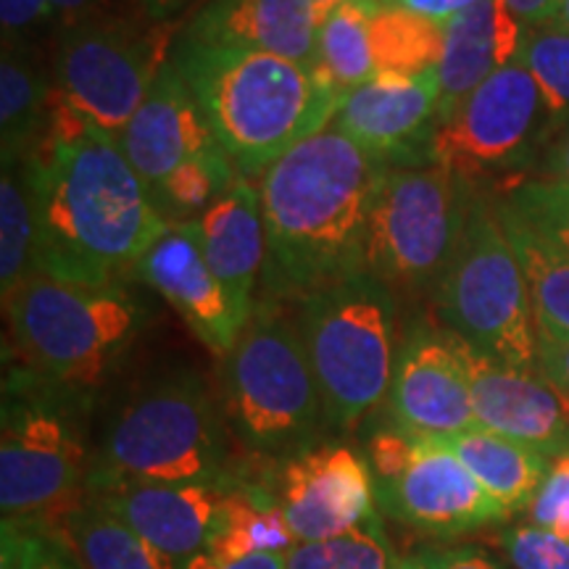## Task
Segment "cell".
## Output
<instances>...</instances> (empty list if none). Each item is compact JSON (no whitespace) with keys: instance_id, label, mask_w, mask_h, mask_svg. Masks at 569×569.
Masks as SVG:
<instances>
[{"instance_id":"cell-18","label":"cell","mask_w":569,"mask_h":569,"mask_svg":"<svg viewBox=\"0 0 569 569\" xmlns=\"http://www.w3.org/2000/svg\"><path fill=\"white\" fill-rule=\"evenodd\" d=\"M459 351L478 427L536 448L549 459L569 451V409L538 369L498 365L461 340Z\"/></svg>"},{"instance_id":"cell-31","label":"cell","mask_w":569,"mask_h":569,"mask_svg":"<svg viewBox=\"0 0 569 569\" xmlns=\"http://www.w3.org/2000/svg\"><path fill=\"white\" fill-rule=\"evenodd\" d=\"M377 74L417 77L438 69L443 59V21L419 17L398 3L377 6L369 21Z\"/></svg>"},{"instance_id":"cell-38","label":"cell","mask_w":569,"mask_h":569,"mask_svg":"<svg viewBox=\"0 0 569 569\" xmlns=\"http://www.w3.org/2000/svg\"><path fill=\"white\" fill-rule=\"evenodd\" d=\"M530 525L569 540V451L551 459L549 472L528 507Z\"/></svg>"},{"instance_id":"cell-49","label":"cell","mask_w":569,"mask_h":569,"mask_svg":"<svg viewBox=\"0 0 569 569\" xmlns=\"http://www.w3.org/2000/svg\"><path fill=\"white\" fill-rule=\"evenodd\" d=\"M311 6H315V11L319 13V19H325L327 13H330L332 9H338L340 3H346V0H309Z\"/></svg>"},{"instance_id":"cell-21","label":"cell","mask_w":569,"mask_h":569,"mask_svg":"<svg viewBox=\"0 0 569 569\" xmlns=\"http://www.w3.org/2000/svg\"><path fill=\"white\" fill-rule=\"evenodd\" d=\"M319 21L309 0H209L188 19L180 38L315 67Z\"/></svg>"},{"instance_id":"cell-16","label":"cell","mask_w":569,"mask_h":569,"mask_svg":"<svg viewBox=\"0 0 569 569\" xmlns=\"http://www.w3.org/2000/svg\"><path fill=\"white\" fill-rule=\"evenodd\" d=\"M440 113L438 69L417 77L375 74L348 92L336 113L338 132L390 169L430 167V142Z\"/></svg>"},{"instance_id":"cell-33","label":"cell","mask_w":569,"mask_h":569,"mask_svg":"<svg viewBox=\"0 0 569 569\" xmlns=\"http://www.w3.org/2000/svg\"><path fill=\"white\" fill-rule=\"evenodd\" d=\"M398 559L380 519L343 536L296 543L284 553V569H393Z\"/></svg>"},{"instance_id":"cell-22","label":"cell","mask_w":569,"mask_h":569,"mask_svg":"<svg viewBox=\"0 0 569 569\" xmlns=\"http://www.w3.org/2000/svg\"><path fill=\"white\" fill-rule=\"evenodd\" d=\"M443 27L446 46L438 63V122L465 103L496 71L519 61L530 34L503 0H480L472 9L448 19Z\"/></svg>"},{"instance_id":"cell-17","label":"cell","mask_w":569,"mask_h":569,"mask_svg":"<svg viewBox=\"0 0 569 569\" xmlns=\"http://www.w3.org/2000/svg\"><path fill=\"white\" fill-rule=\"evenodd\" d=\"M134 274L172 306L190 332L219 359H224L243 336L251 317L234 306L206 261L198 219L172 224V230L138 261Z\"/></svg>"},{"instance_id":"cell-42","label":"cell","mask_w":569,"mask_h":569,"mask_svg":"<svg viewBox=\"0 0 569 569\" xmlns=\"http://www.w3.org/2000/svg\"><path fill=\"white\" fill-rule=\"evenodd\" d=\"M182 569H284V553H251V557L222 561L211 553H196L184 559Z\"/></svg>"},{"instance_id":"cell-28","label":"cell","mask_w":569,"mask_h":569,"mask_svg":"<svg viewBox=\"0 0 569 569\" xmlns=\"http://www.w3.org/2000/svg\"><path fill=\"white\" fill-rule=\"evenodd\" d=\"M528 282L540 338L569 340V253L530 230L507 203H496Z\"/></svg>"},{"instance_id":"cell-13","label":"cell","mask_w":569,"mask_h":569,"mask_svg":"<svg viewBox=\"0 0 569 569\" xmlns=\"http://www.w3.org/2000/svg\"><path fill=\"white\" fill-rule=\"evenodd\" d=\"M543 98L522 61L480 84L432 132L430 163L472 177L519 167L538 134Z\"/></svg>"},{"instance_id":"cell-44","label":"cell","mask_w":569,"mask_h":569,"mask_svg":"<svg viewBox=\"0 0 569 569\" xmlns=\"http://www.w3.org/2000/svg\"><path fill=\"white\" fill-rule=\"evenodd\" d=\"M390 3H398L403 6V9L419 13V17L443 21L446 24L448 19H453L461 11L472 9V6L480 3V0H390Z\"/></svg>"},{"instance_id":"cell-12","label":"cell","mask_w":569,"mask_h":569,"mask_svg":"<svg viewBox=\"0 0 569 569\" xmlns=\"http://www.w3.org/2000/svg\"><path fill=\"white\" fill-rule=\"evenodd\" d=\"M472 190L451 169H388L369 217L365 272L390 288L438 284L465 230Z\"/></svg>"},{"instance_id":"cell-43","label":"cell","mask_w":569,"mask_h":569,"mask_svg":"<svg viewBox=\"0 0 569 569\" xmlns=\"http://www.w3.org/2000/svg\"><path fill=\"white\" fill-rule=\"evenodd\" d=\"M509 6V11L522 21L528 30L536 27H546L557 21L559 0H503Z\"/></svg>"},{"instance_id":"cell-1","label":"cell","mask_w":569,"mask_h":569,"mask_svg":"<svg viewBox=\"0 0 569 569\" xmlns=\"http://www.w3.org/2000/svg\"><path fill=\"white\" fill-rule=\"evenodd\" d=\"M38 274L117 284L172 230L117 140L92 130L42 134L32 153Z\"/></svg>"},{"instance_id":"cell-45","label":"cell","mask_w":569,"mask_h":569,"mask_svg":"<svg viewBox=\"0 0 569 569\" xmlns=\"http://www.w3.org/2000/svg\"><path fill=\"white\" fill-rule=\"evenodd\" d=\"M546 174H549V180L569 184V124L546 153Z\"/></svg>"},{"instance_id":"cell-9","label":"cell","mask_w":569,"mask_h":569,"mask_svg":"<svg viewBox=\"0 0 569 569\" xmlns=\"http://www.w3.org/2000/svg\"><path fill=\"white\" fill-rule=\"evenodd\" d=\"M436 309L451 336L517 369H538V330L528 282L498 206L472 196L465 230L436 284Z\"/></svg>"},{"instance_id":"cell-25","label":"cell","mask_w":569,"mask_h":569,"mask_svg":"<svg viewBox=\"0 0 569 569\" xmlns=\"http://www.w3.org/2000/svg\"><path fill=\"white\" fill-rule=\"evenodd\" d=\"M440 443L457 453L461 465L486 488V493L501 503L509 515L528 511L551 465V459L536 448L496 436L482 427L443 438Z\"/></svg>"},{"instance_id":"cell-8","label":"cell","mask_w":569,"mask_h":569,"mask_svg":"<svg viewBox=\"0 0 569 569\" xmlns=\"http://www.w3.org/2000/svg\"><path fill=\"white\" fill-rule=\"evenodd\" d=\"M301 330L327 430L348 432L386 403L398 353V301L390 284L356 272L298 298Z\"/></svg>"},{"instance_id":"cell-27","label":"cell","mask_w":569,"mask_h":569,"mask_svg":"<svg viewBox=\"0 0 569 569\" xmlns=\"http://www.w3.org/2000/svg\"><path fill=\"white\" fill-rule=\"evenodd\" d=\"M51 528L61 532L82 569H182V561L156 549L90 498L56 519Z\"/></svg>"},{"instance_id":"cell-7","label":"cell","mask_w":569,"mask_h":569,"mask_svg":"<svg viewBox=\"0 0 569 569\" xmlns=\"http://www.w3.org/2000/svg\"><path fill=\"white\" fill-rule=\"evenodd\" d=\"M24 365L53 386L92 396L127 359L148 309L119 284L32 274L3 298Z\"/></svg>"},{"instance_id":"cell-14","label":"cell","mask_w":569,"mask_h":569,"mask_svg":"<svg viewBox=\"0 0 569 569\" xmlns=\"http://www.w3.org/2000/svg\"><path fill=\"white\" fill-rule=\"evenodd\" d=\"M272 490L298 543L343 536L382 519L367 457L346 443H319L282 461Z\"/></svg>"},{"instance_id":"cell-41","label":"cell","mask_w":569,"mask_h":569,"mask_svg":"<svg viewBox=\"0 0 569 569\" xmlns=\"http://www.w3.org/2000/svg\"><path fill=\"white\" fill-rule=\"evenodd\" d=\"M538 372L557 390L569 409V340L538 336Z\"/></svg>"},{"instance_id":"cell-19","label":"cell","mask_w":569,"mask_h":569,"mask_svg":"<svg viewBox=\"0 0 569 569\" xmlns=\"http://www.w3.org/2000/svg\"><path fill=\"white\" fill-rule=\"evenodd\" d=\"M227 488L188 482L101 480L88 482L84 498L177 561L206 551Z\"/></svg>"},{"instance_id":"cell-37","label":"cell","mask_w":569,"mask_h":569,"mask_svg":"<svg viewBox=\"0 0 569 569\" xmlns=\"http://www.w3.org/2000/svg\"><path fill=\"white\" fill-rule=\"evenodd\" d=\"M498 546L511 569H569V540L536 525H509L498 532Z\"/></svg>"},{"instance_id":"cell-15","label":"cell","mask_w":569,"mask_h":569,"mask_svg":"<svg viewBox=\"0 0 569 569\" xmlns=\"http://www.w3.org/2000/svg\"><path fill=\"white\" fill-rule=\"evenodd\" d=\"M386 403L390 422L419 438L443 440L478 427L457 336L409 330L398 343Z\"/></svg>"},{"instance_id":"cell-47","label":"cell","mask_w":569,"mask_h":569,"mask_svg":"<svg viewBox=\"0 0 569 569\" xmlns=\"http://www.w3.org/2000/svg\"><path fill=\"white\" fill-rule=\"evenodd\" d=\"M92 3L96 0H53V9L56 17H61L67 24H74V21L90 17Z\"/></svg>"},{"instance_id":"cell-32","label":"cell","mask_w":569,"mask_h":569,"mask_svg":"<svg viewBox=\"0 0 569 569\" xmlns=\"http://www.w3.org/2000/svg\"><path fill=\"white\" fill-rule=\"evenodd\" d=\"M240 172L222 146L198 153L174 169L153 190V203L169 224L193 222L209 206L224 196Z\"/></svg>"},{"instance_id":"cell-3","label":"cell","mask_w":569,"mask_h":569,"mask_svg":"<svg viewBox=\"0 0 569 569\" xmlns=\"http://www.w3.org/2000/svg\"><path fill=\"white\" fill-rule=\"evenodd\" d=\"M169 61L246 177H264L284 153L332 127L343 103L317 67L272 53L198 46L177 34Z\"/></svg>"},{"instance_id":"cell-10","label":"cell","mask_w":569,"mask_h":569,"mask_svg":"<svg viewBox=\"0 0 569 569\" xmlns=\"http://www.w3.org/2000/svg\"><path fill=\"white\" fill-rule=\"evenodd\" d=\"M169 21L140 30L130 19L90 13L59 38L48 130H92L117 140L167 67Z\"/></svg>"},{"instance_id":"cell-51","label":"cell","mask_w":569,"mask_h":569,"mask_svg":"<svg viewBox=\"0 0 569 569\" xmlns=\"http://www.w3.org/2000/svg\"><path fill=\"white\" fill-rule=\"evenodd\" d=\"M382 3H390V0H382Z\"/></svg>"},{"instance_id":"cell-26","label":"cell","mask_w":569,"mask_h":569,"mask_svg":"<svg viewBox=\"0 0 569 569\" xmlns=\"http://www.w3.org/2000/svg\"><path fill=\"white\" fill-rule=\"evenodd\" d=\"M296 543L272 486L240 480L227 488L206 553L232 561L251 553H288Z\"/></svg>"},{"instance_id":"cell-2","label":"cell","mask_w":569,"mask_h":569,"mask_svg":"<svg viewBox=\"0 0 569 569\" xmlns=\"http://www.w3.org/2000/svg\"><path fill=\"white\" fill-rule=\"evenodd\" d=\"M388 169L327 127L261 177L267 277L274 293L303 298L365 272L369 217Z\"/></svg>"},{"instance_id":"cell-36","label":"cell","mask_w":569,"mask_h":569,"mask_svg":"<svg viewBox=\"0 0 569 569\" xmlns=\"http://www.w3.org/2000/svg\"><path fill=\"white\" fill-rule=\"evenodd\" d=\"M503 203L540 238L569 253V184L557 180L522 182Z\"/></svg>"},{"instance_id":"cell-23","label":"cell","mask_w":569,"mask_h":569,"mask_svg":"<svg viewBox=\"0 0 569 569\" xmlns=\"http://www.w3.org/2000/svg\"><path fill=\"white\" fill-rule=\"evenodd\" d=\"M201 243L213 274L243 311L253 315V290L269 256L261 188L240 174L224 196H219L201 217Z\"/></svg>"},{"instance_id":"cell-29","label":"cell","mask_w":569,"mask_h":569,"mask_svg":"<svg viewBox=\"0 0 569 569\" xmlns=\"http://www.w3.org/2000/svg\"><path fill=\"white\" fill-rule=\"evenodd\" d=\"M40 219L32 156L3 161L0 174V293L11 296L27 277L38 274Z\"/></svg>"},{"instance_id":"cell-24","label":"cell","mask_w":569,"mask_h":569,"mask_svg":"<svg viewBox=\"0 0 569 569\" xmlns=\"http://www.w3.org/2000/svg\"><path fill=\"white\" fill-rule=\"evenodd\" d=\"M53 103V74L42 69L34 48L21 40L3 42L0 59V151L3 161L27 159L48 130Z\"/></svg>"},{"instance_id":"cell-46","label":"cell","mask_w":569,"mask_h":569,"mask_svg":"<svg viewBox=\"0 0 569 569\" xmlns=\"http://www.w3.org/2000/svg\"><path fill=\"white\" fill-rule=\"evenodd\" d=\"M146 17L156 21V24H163V21H172L180 17V13L193 6L196 0H140Z\"/></svg>"},{"instance_id":"cell-48","label":"cell","mask_w":569,"mask_h":569,"mask_svg":"<svg viewBox=\"0 0 569 569\" xmlns=\"http://www.w3.org/2000/svg\"><path fill=\"white\" fill-rule=\"evenodd\" d=\"M393 569H427V565L422 561V557H419V553H409V557L398 559Z\"/></svg>"},{"instance_id":"cell-30","label":"cell","mask_w":569,"mask_h":569,"mask_svg":"<svg viewBox=\"0 0 569 569\" xmlns=\"http://www.w3.org/2000/svg\"><path fill=\"white\" fill-rule=\"evenodd\" d=\"M380 0H346L319 21L317 63L340 98L377 74L369 21Z\"/></svg>"},{"instance_id":"cell-39","label":"cell","mask_w":569,"mask_h":569,"mask_svg":"<svg viewBox=\"0 0 569 569\" xmlns=\"http://www.w3.org/2000/svg\"><path fill=\"white\" fill-rule=\"evenodd\" d=\"M56 17L53 0H0V24H3V42L21 40V34L40 21Z\"/></svg>"},{"instance_id":"cell-5","label":"cell","mask_w":569,"mask_h":569,"mask_svg":"<svg viewBox=\"0 0 569 569\" xmlns=\"http://www.w3.org/2000/svg\"><path fill=\"white\" fill-rule=\"evenodd\" d=\"M232 438L253 457L288 461L322 443L325 403L298 319L256 303L243 336L219 367Z\"/></svg>"},{"instance_id":"cell-11","label":"cell","mask_w":569,"mask_h":569,"mask_svg":"<svg viewBox=\"0 0 569 569\" xmlns=\"http://www.w3.org/2000/svg\"><path fill=\"white\" fill-rule=\"evenodd\" d=\"M380 515L436 540H453L511 517L451 448L390 422L367 440Z\"/></svg>"},{"instance_id":"cell-20","label":"cell","mask_w":569,"mask_h":569,"mask_svg":"<svg viewBox=\"0 0 569 569\" xmlns=\"http://www.w3.org/2000/svg\"><path fill=\"white\" fill-rule=\"evenodd\" d=\"M117 146L153 193L180 163L211 151L219 142L188 82L174 63L167 61L148 98L117 138Z\"/></svg>"},{"instance_id":"cell-6","label":"cell","mask_w":569,"mask_h":569,"mask_svg":"<svg viewBox=\"0 0 569 569\" xmlns=\"http://www.w3.org/2000/svg\"><path fill=\"white\" fill-rule=\"evenodd\" d=\"M90 396L53 386L30 367L3 377L0 511L11 522L53 525L84 501L92 467Z\"/></svg>"},{"instance_id":"cell-50","label":"cell","mask_w":569,"mask_h":569,"mask_svg":"<svg viewBox=\"0 0 569 569\" xmlns=\"http://www.w3.org/2000/svg\"><path fill=\"white\" fill-rule=\"evenodd\" d=\"M553 24L565 27V30L569 32V0H559V11H557V21Z\"/></svg>"},{"instance_id":"cell-40","label":"cell","mask_w":569,"mask_h":569,"mask_svg":"<svg viewBox=\"0 0 569 569\" xmlns=\"http://www.w3.org/2000/svg\"><path fill=\"white\" fill-rule=\"evenodd\" d=\"M419 557L427 569H503L478 546H427Z\"/></svg>"},{"instance_id":"cell-4","label":"cell","mask_w":569,"mask_h":569,"mask_svg":"<svg viewBox=\"0 0 569 569\" xmlns=\"http://www.w3.org/2000/svg\"><path fill=\"white\" fill-rule=\"evenodd\" d=\"M222 401L193 369H167L134 386L92 451L88 482L146 480L238 486Z\"/></svg>"},{"instance_id":"cell-35","label":"cell","mask_w":569,"mask_h":569,"mask_svg":"<svg viewBox=\"0 0 569 569\" xmlns=\"http://www.w3.org/2000/svg\"><path fill=\"white\" fill-rule=\"evenodd\" d=\"M0 569H82L69 543L51 525L11 522L0 528Z\"/></svg>"},{"instance_id":"cell-34","label":"cell","mask_w":569,"mask_h":569,"mask_svg":"<svg viewBox=\"0 0 569 569\" xmlns=\"http://www.w3.org/2000/svg\"><path fill=\"white\" fill-rule=\"evenodd\" d=\"M519 61L536 80L546 113L569 117V32L559 24L530 30Z\"/></svg>"}]
</instances>
